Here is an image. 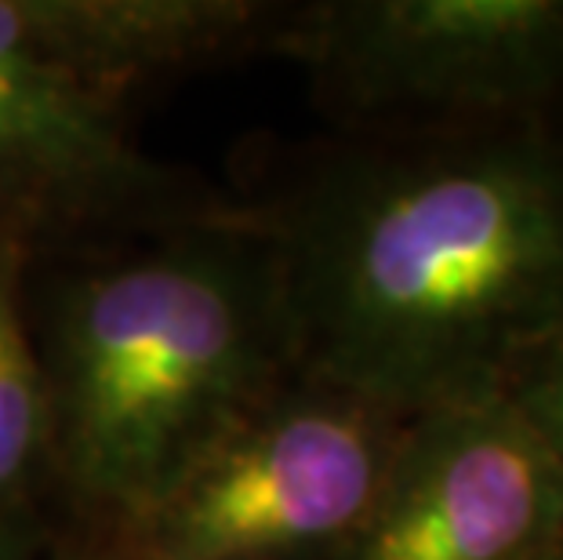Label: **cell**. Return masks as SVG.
<instances>
[{"label":"cell","instance_id":"obj_6","mask_svg":"<svg viewBox=\"0 0 563 560\" xmlns=\"http://www.w3.org/2000/svg\"><path fill=\"white\" fill-rule=\"evenodd\" d=\"M563 539V470L498 393L404 422L339 560H534Z\"/></svg>","mask_w":563,"mask_h":560},{"label":"cell","instance_id":"obj_3","mask_svg":"<svg viewBox=\"0 0 563 560\" xmlns=\"http://www.w3.org/2000/svg\"><path fill=\"white\" fill-rule=\"evenodd\" d=\"M284 58L331 131L563 121V0H298Z\"/></svg>","mask_w":563,"mask_h":560},{"label":"cell","instance_id":"obj_8","mask_svg":"<svg viewBox=\"0 0 563 560\" xmlns=\"http://www.w3.org/2000/svg\"><path fill=\"white\" fill-rule=\"evenodd\" d=\"M30 255L0 233V514L52 517V408L26 309Z\"/></svg>","mask_w":563,"mask_h":560},{"label":"cell","instance_id":"obj_2","mask_svg":"<svg viewBox=\"0 0 563 560\" xmlns=\"http://www.w3.org/2000/svg\"><path fill=\"white\" fill-rule=\"evenodd\" d=\"M26 309L52 408V517L128 531L298 372L277 259L236 197L30 255Z\"/></svg>","mask_w":563,"mask_h":560},{"label":"cell","instance_id":"obj_5","mask_svg":"<svg viewBox=\"0 0 563 560\" xmlns=\"http://www.w3.org/2000/svg\"><path fill=\"white\" fill-rule=\"evenodd\" d=\"M230 205L233 189L142 146L128 99L47 52L26 0H0V233L37 255Z\"/></svg>","mask_w":563,"mask_h":560},{"label":"cell","instance_id":"obj_12","mask_svg":"<svg viewBox=\"0 0 563 560\" xmlns=\"http://www.w3.org/2000/svg\"><path fill=\"white\" fill-rule=\"evenodd\" d=\"M534 560H563V539H556L553 546H549V550H542Z\"/></svg>","mask_w":563,"mask_h":560},{"label":"cell","instance_id":"obj_9","mask_svg":"<svg viewBox=\"0 0 563 560\" xmlns=\"http://www.w3.org/2000/svg\"><path fill=\"white\" fill-rule=\"evenodd\" d=\"M498 397L563 470V320L509 367Z\"/></svg>","mask_w":563,"mask_h":560},{"label":"cell","instance_id":"obj_4","mask_svg":"<svg viewBox=\"0 0 563 560\" xmlns=\"http://www.w3.org/2000/svg\"><path fill=\"white\" fill-rule=\"evenodd\" d=\"M404 422L375 400L295 372L124 539L139 560H339L375 503Z\"/></svg>","mask_w":563,"mask_h":560},{"label":"cell","instance_id":"obj_1","mask_svg":"<svg viewBox=\"0 0 563 560\" xmlns=\"http://www.w3.org/2000/svg\"><path fill=\"white\" fill-rule=\"evenodd\" d=\"M236 205L273 248L295 367L411 419L498 393L563 320V121L328 131Z\"/></svg>","mask_w":563,"mask_h":560},{"label":"cell","instance_id":"obj_10","mask_svg":"<svg viewBox=\"0 0 563 560\" xmlns=\"http://www.w3.org/2000/svg\"><path fill=\"white\" fill-rule=\"evenodd\" d=\"M41 560H139L124 531L102 528V524H84L52 517V535Z\"/></svg>","mask_w":563,"mask_h":560},{"label":"cell","instance_id":"obj_11","mask_svg":"<svg viewBox=\"0 0 563 560\" xmlns=\"http://www.w3.org/2000/svg\"><path fill=\"white\" fill-rule=\"evenodd\" d=\"M52 517L44 514H0V560H41Z\"/></svg>","mask_w":563,"mask_h":560},{"label":"cell","instance_id":"obj_7","mask_svg":"<svg viewBox=\"0 0 563 560\" xmlns=\"http://www.w3.org/2000/svg\"><path fill=\"white\" fill-rule=\"evenodd\" d=\"M58 63L117 99L183 74L284 58L298 0H26Z\"/></svg>","mask_w":563,"mask_h":560}]
</instances>
